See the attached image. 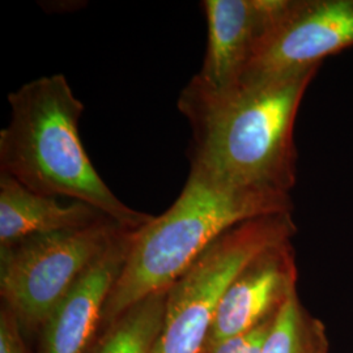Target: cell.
Instances as JSON below:
<instances>
[{"label":"cell","mask_w":353,"mask_h":353,"mask_svg":"<svg viewBox=\"0 0 353 353\" xmlns=\"http://www.w3.org/2000/svg\"><path fill=\"white\" fill-rule=\"evenodd\" d=\"M263 353H330L325 323L293 296L280 310Z\"/></svg>","instance_id":"12"},{"label":"cell","mask_w":353,"mask_h":353,"mask_svg":"<svg viewBox=\"0 0 353 353\" xmlns=\"http://www.w3.org/2000/svg\"><path fill=\"white\" fill-rule=\"evenodd\" d=\"M296 233L292 212H285L241 223L220 236L168 288L164 323L152 353H203L233 280L261 252Z\"/></svg>","instance_id":"4"},{"label":"cell","mask_w":353,"mask_h":353,"mask_svg":"<svg viewBox=\"0 0 353 353\" xmlns=\"http://www.w3.org/2000/svg\"><path fill=\"white\" fill-rule=\"evenodd\" d=\"M11 121L0 131V173L48 196L85 203L128 229L153 219L130 208L105 183L83 147L84 105L63 75L43 76L10 93Z\"/></svg>","instance_id":"3"},{"label":"cell","mask_w":353,"mask_h":353,"mask_svg":"<svg viewBox=\"0 0 353 353\" xmlns=\"http://www.w3.org/2000/svg\"><path fill=\"white\" fill-rule=\"evenodd\" d=\"M352 46L353 0H290L239 85L321 68L327 57Z\"/></svg>","instance_id":"6"},{"label":"cell","mask_w":353,"mask_h":353,"mask_svg":"<svg viewBox=\"0 0 353 353\" xmlns=\"http://www.w3.org/2000/svg\"><path fill=\"white\" fill-rule=\"evenodd\" d=\"M276 316L265 321L249 332L208 345L203 353H263L265 341L271 334Z\"/></svg>","instance_id":"13"},{"label":"cell","mask_w":353,"mask_h":353,"mask_svg":"<svg viewBox=\"0 0 353 353\" xmlns=\"http://www.w3.org/2000/svg\"><path fill=\"white\" fill-rule=\"evenodd\" d=\"M292 211L290 194L229 185L191 166L176 202L134 232L126 263L105 306L101 331L132 305L168 290L229 229L256 217Z\"/></svg>","instance_id":"2"},{"label":"cell","mask_w":353,"mask_h":353,"mask_svg":"<svg viewBox=\"0 0 353 353\" xmlns=\"http://www.w3.org/2000/svg\"><path fill=\"white\" fill-rule=\"evenodd\" d=\"M0 353H28L21 335V325L4 305L0 312Z\"/></svg>","instance_id":"14"},{"label":"cell","mask_w":353,"mask_h":353,"mask_svg":"<svg viewBox=\"0 0 353 353\" xmlns=\"http://www.w3.org/2000/svg\"><path fill=\"white\" fill-rule=\"evenodd\" d=\"M105 217L85 203L63 204L0 173V246L30 236L88 227Z\"/></svg>","instance_id":"10"},{"label":"cell","mask_w":353,"mask_h":353,"mask_svg":"<svg viewBox=\"0 0 353 353\" xmlns=\"http://www.w3.org/2000/svg\"><path fill=\"white\" fill-rule=\"evenodd\" d=\"M127 230L110 217L0 246V294L29 331L42 330L76 281Z\"/></svg>","instance_id":"5"},{"label":"cell","mask_w":353,"mask_h":353,"mask_svg":"<svg viewBox=\"0 0 353 353\" xmlns=\"http://www.w3.org/2000/svg\"><path fill=\"white\" fill-rule=\"evenodd\" d=\"M318 71L228 92L194 76L178 99L191 128V166L229 185L290 194L297 181L294 123Z\"/></svg>","instance_id":"1"},{"label":"cell","mask_w":353,"mask_h":353,"mask_svg":"<svg viewBox=\"0 0 353 353\" xmlns=\"http://www.w3.org/2000/svg\"><path fill=\"white\" fill-rule=\"evenodd\" d=\"M137 230V229H135ZM135 230H127L96 259L55 306L42 327V353H90L100 338L108 299Z\"/></svg>","instance_id":"9"},{"label":"cell","mask_w":353,"mask_h":353,"mask_svg":"<svg viewBox=\"0 0 353 353\" xmlns=\"http://www.w3.org/2000/svg\"><path fill=\"white\" fill-rule=\"evenodd\" d=\"M297 280L299 268L292 241L261 252L229 285L204 348L249 332L275 318L284 305L299 294Z\"/></svg>","instance_id":"8"},{"label":"cell","mask_w":353,"mask_h":353,"mask_svg":"<svg viewBox=\"0 0 353 353\" xmlns=\"http://www.w3.org/2000/svg\"><path fill=\"white\" fill-rule=\"evenodd\" d=\"M290 0H205L208 39L196 77L207 88L239 87L262 41L278 23Z\"/></svg>","instance_id":"7"},{"label":"cell","mask_w":353,"mask_h":353,"mask_svg":"<svg viewBox=\"0 0 353 353\" xmlns=\"http://www.w3.org/2000/svg\"><path fill=\"white\" fill-rule=\"evenodd\" d=\"M168 290L143 299L102 331L90 353H152L164 323Z\"/></svg>","instance_id":"11"}]
</instances>
